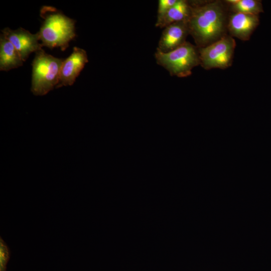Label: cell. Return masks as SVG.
<instances>
[{
	"instance_id": "30bf717a",
	"label": "cell",
	"mask_w": 271,
	"mask_h": 271,
	"mask_svg": "<svg viewBox=\"0 0 271 271\" xmlns=\"http://www.w3.org/2000/svg\"><path fill=\"white\" fill-rule=\"evenodd\" d=\"M23 61L13 45L3 34L0 38V70L9 71L23 65Z\"/></svg>"
},
{
	"instance_id": "ba28073f",
	"label": "cell",
	"mask_w": 271,
	"mask_h": 271,
	"mask_svg": "<svg viewBox=\"0 0 271 271\" xmlns=\"http://www.w3.org/2000/svg\"><path fill=\"white\" fill-rule=\"evenodd\" d=\"M189 34L188 22H179L170 24L162 32L157 49L163 53L174 50L186 41Z\"/></svg>"
},
{
	"instance_id": "52a82bcc",
	"label": "cell",
	"mask_w": 271,
	"mask_h": 271,
	"mask_svg": "<svg viewBox=\"0 0 271 271\" xmlns=\"http://www.w3.org/2000/svg\"><path fill=\"white\" fill-rule=\"evenodd\" d=\"M88 62L86 51L82 49L74 47L71 55L63 61L59 81L56 88L72 85Z\"/></svg>"
},
{
	"instance_id": "5bb4252c",
	"label": "cell",
	"mask_w": 271,
	"mask_h": 271,
	"mask_svg": "<svg viewBox=\"0 0 271 271\" xmlns=\"http://www.w3.org/2000/svg\"><path fill=\"white\" fill-rule=\"evenodd\" d=\"M177 0H160L158 2L157 20L160 21L165 16L170 9L176 3Z\"/></svg>"
},
{
	"instance_id": "5b68a950",
	"label": "cell",
	"mask_w": 271,
	"mask_h": 271,
	"mask_svg": "<svg viewBox=\"0 0 271 271\" xmlns=\"http://www.w3.org/2000/svg\"><path fill=\"white\" fill-rule=\"evenodd\" d=\"M235 46L234 39L225 35L207 46L199 48L200 65L206 70L228 68L232 64Z\"/></svg>"
},
{
	"instance_id": "3957f363",
	"label": "cell",
	"mask_w": 271,
	"mask_h": 271,
	"mask_svg": "<svg viewBox=\"0 0 271 271\" xmlns=\"http://www.w3.org/2000/svg\"><path fill=\"white\" fill-rule=\"evenodd\" d=\"M63 60L46 53L42 49L36 52L32 63L31 91L35 95H44L56 88L59 81Z\"/></svg>"
},
{
	"instance_id": "6da1fadb",
	"label": "cell",
	"mask_w": 271,
	"mask_h": 271,
	"mask_svg": "<svg viewBox=\"0 0 271 271\" xmlns=\"http://www.w3.org/2000/svg\"><path fill=\"white\" fill-rule=\"evenodd\" d=\"M226 11L219 1L191 5L188 21L189 34L198 47H204L218 40L227 28Z\"/></svg>"
},
{
	"instance_id": "8992f818",
	"label": "cell",
	"mask_w": 271,
	"mask_h": 271,
	"mask_svg": "<svg viewBox=\"0 0 271 271\" xmlns=\"http://www.w3.org/2000/svg\"><path fill=\"white\" fill-rule=\"evenodd\" d=\"M2 32L15 47L24 62L31 53L42 49L38 33L33 34L22 28L15 30L5 28Z\"/></svg>"
},
{
	"instance_id": "4fadbf2b",
	"label": "cell",
	"mask_w": 271,
	"mask_h": 271,
	"mask_svg": "<svg viewBox=\"0 0 271 271\" xmlns=\"http://www.w3.org/2000/svg\"><path fill=\"white\" fill-rule=\"evenodd\" d=\"M11 251L2 237H0V271H6Z\"/></svg>"
},
{
	"instance_id": "7c38bea8",
	"label": "cell",
	"mask_w": 271,
	"mask_h": 271,
	"mask_svg": "<svg viewBox=\"0 0 271 271\" xmlns=\"http://www.w3.org/2000/svg\"><path fill=\"white\" fill-rule=\"evenodd\" d=\"M230 9L235 13L256 15L262 11L260 3L255 0H227Z\"/></svg>"
},
{
	"instance_id": "9c48e42d",
	"label": "cell",
	"mask_w": 271,
	"mask_h": 271,
	"mask_svg": "<svg viewBox=\"0 0 271 271\" xmlns=\"http://www.w3.org/2000/svg\"><path fill=\"white\" fill-rule=\"evenodd\" d=\"M258 23L255 15L234 13L228 21L227 29L232 36L241 40H248Z\"/></svg>"
},
{
	"instance_id": "7a4b0ae2",
	"label": "cell",
	"mask_w": 271,
	"mask_h": 271,
	"mask_svg": "<svg viewBox=\"0 0 271 271\" xmlns=\"http://www.w3.org/2000/svg\"><path fill=\"white\" fill-rule=\"evenodd\" d=\"M40 16L43 22L38 33L42 46L64 51L75 37V21L51 6H43Z\"/></svg>"
},
{
	"instance_id": "277c9868",
	"label": "cell",
	"mask_w": 271,
	"mask_h": 271,
	"mask_svg": "<svg viewBox=\"0 0 271 271\" xmlns=\"http://www.w3.org/2000/svg\"><path fill=\"white\" fill-rule=\"evenodd\" d=\"M155 56L158 64L178 77L190 76L193 68L200 64L198 49L188 42L169 52L157 50Z\"/></svg>"
},
{
	"instance_id": "8fae6325",
	"label": "cell",
	"mask_w": 271,
	"mask_h": 271,
	"mask_svg": "<svg viewBox=\"0 0 271 271\" xmlns=\"http://www.w3.org/2000/svg\"><path fill=\"white\" fill-rule=\"evenodd\" d=\"M191 13V5L185 0H177L156 26L164 28L173 23L188 22Z\"/></svg>"
}]
</instances>
